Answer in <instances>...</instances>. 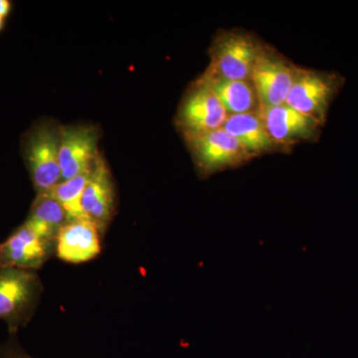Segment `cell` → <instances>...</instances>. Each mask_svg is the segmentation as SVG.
Returning <instances> with one entry per match:
<instances>
[{
  "label": "cell",
  "mask_w": 358,
  "mask_h": 358,
  "mask_svg": "<svg viewBox=\"0 0 358 358\" xmlns=\"http://www.w3.org/2000/svg\"><path fill=\"white\" fill-rule=\"evenodd\" d=\"M268 134L275 143H289L307 138L317 131L322 122L289 107L286 103L259 110Z\"/></svg>",
  "instance_id": "12"
},
{
  "label": "cell",
  "mask_w": 358,
  "mask_h": 358,
  "mask_svg": "<svg viewBox=\"0 0 358 358\" xmlns=\"http://www.w3.org/2000/svg\"><path fill=\"white\" fill-rule=\"evenodd\" d=\"M4 24H6V20H3V18L0 17V32L3 30Z\"/></svg>",
  "instance_id": "19"
},
{
  "label": "cell",
  "mask_w": 358,
  "mask_h": 358,
  "mask_svg": "<svg viewBox=\"0 0 358 358\" xmlns=\"http://www.w3.org/2000/svg\"><path fill=\"white\" fill-rule=\"evenodd\" d=\"M55 247L24 222L0 244V266L37 271L53 256Z\"/></svg>",
  "instance_id": "8"
},
{
  "label": "cell",
  "mask_w": 358,
  "mask_h": 358,
  "mask_svg": "<svg viewBox=\"0 0 358 358\" xmlns=\"http://www.w3.org/2000/svg\"><path fill=\"white\" fill-rule=\"evenodd\" d=\"M101 236L95 224L87 218L68 221L56 239V255L68 263L88 262L102 251Z\"/></svg>",
  "instance_id": "11"
},
{
  "label": "cell",
  "mask_w": 358,
  "mask_h": 358,
  "mask_svg": "<svg viewBox=\"0 0 358 358\" xmlns=\"http://www.w3.org/2000/svg\"><path fill=\"white\" fill-rule=\"evenodd\" d=\"M228 115L218 96L200 78L181 103L178 124L183 134L203 133L222 128Z\"/></svg>",
  "instance_id": "6"
},
{
  "label": "cell",
  "mask_w": 358,
  "mask_h": 358,
  "mask_svg": "<svg viewBox=\"0 0 358 358\" xmlns=\"http://www.w3.org/2000/svg\"><path fill=\"white\" fill-rule=\"evenodd\" d=\"M261 48L250 35L225 33L212 47L211 64L205 75L229 80L251 79Z\"/></svg>",
  "instance_id": "3"
},
{
  "label": "cell",
  "mask_w": 358,
  "mask_h": 358,
  "mask_svg": "<svg viewBox=\"0 0 358 358\" xmlns=\"http://www.w3.org/2000/svg\"><path fill=\"white\" fill-rule=\"evenodd\" d=\"M115 194L112 176L102 155H99L82 199L84 217L92 221L101 234L109 227L115 213Z\"/></svg>",
  "instance_id": "10"
},
{
  "label": "cell",
  "mask_w": 358,
  "mask_h": 358,
  "mask_svg": "<svg viewBox=\"0 0 358 358\" xmlns=\"http://www.w3.org/2000/svg\"><path fill=\"white\" fill-rule=\"evenodd\" d=\"M339 85L341 81L336 75L296 69L286 103L301 114L322 122Z\"/></svg>",
  "instance_id": "5"
},
{
  "label": "cell",
  "mask_w": 358,
  "mask_h": 358,
  "mask_svg": "<svg viewBox=\"0 0 358 358\" xmlns=\"http://www.w3.org/2000/svg\"><path fill=\"white\" fill-rule=\"evenodd\" d=\"M218 96L228 115L255 112L259 105L255 86L251 79L229 80L221 77H201Z\"/></svg>",
  "instance_id": "14"
},
{
  "label": "cell",
  "mask_w": 358,
  "mask_h": 358,
  "mask_svg": "<svg viewBox=\"0 0 358 358\" xmlns=\"http://www.w3.org/2000/svg\"><path fill=\"white\" fill-rule=\"evenodd\" d=\"M11 9H13V2L9 0H0V17L6 20L10 14Z\"/></svg>",
  "instance_id": "18"
},
{
  "label": "cell",
  "mask_w": 358,
  "mask_h": 358,
  "mask_svg": "<svg viewBox=\"0 0 358 358\" xmlns=\"http://www.w3.org/2000/svg\"><path fill=\"white\" fill-rule=\"evenodd\" d=\"M92 169L75 178L61 181L50 192L64 208L68 221L85 218L83 209H82V199H83L85 188L88 185Z\"/></svg>",
  "instance_id": "16"
},
{
  "label": "cell",
  "mask_w": 358,
  "mask_h": 358,
  "mask_svg": "<svg viewBox=\"0 0 358 358\" xmlns=\"http://www.w3.org/2000/svg\"><path fill=\"white\" fill-rule=\"evenodd\" d=\"M222 128L234 136L252 155L267 152L274 148L275 141L268 134L259 110L229 115Z\"/></svg>",
  "instance_id": "13"
},
{
  "label": "cell",
  "mask_w": 358,
  "mask_h": 358,
  "mask_svg": "<svg viewBox=\"0 0 358 358\" xmlns=\"http://www.w3.org/2000/svg\"><path fill=\"white\" fill-rule=\"evenodd\" d=\"M0 358H34L21 348L16 334H10V338L0 345Z\"/></svg>",
  "instance_id": "17"
},
{
  "label": "cell",
  "mask_w": 358,
  "mask_h": 358,
  "mask_svg": "<svg viewBox=\"0 0 358 358\" xmlns=\"http://www.w3.org/2000/svg\"><path fill=\"white\" fill-rule=\"evenodd\" d=\"M42 293L37 271L0 266V320L6 322L9 333L29 324Z\"/></svg>",
  "instance_id": "1"
},
{
  "label": "cell",
  "mask_w": 358,
  "mask_h": 358,
  "mask_svg": "<svg viewBox=\"0 0 358 358\" xmlns=\"http://www.w3.org/2000/svg\"><path fill=\"white\" fill-rule=\"evenodd\" d=\"M98 133L91 127L60 129V160L62 181L91 171L98 159Z\"/></svg>",
  "instance_id": "9"
},
{
  "label": "cell",
  "mask_w": 358,
  "mask_h": 358,
  "mask_svg": "<svg viewBox=\"0 0 358 358\" xmlns=\"http://www.w3.org/2000/svg\"><path fill=\"white\" fill-rule=\"evenodd\" d=\"M185 138L200 171L206 174L237 166L252 155L223 128L185 134Z\"/></svg>",
  "instance_id": "4"
},
{
  "label": "cell",
  "mask_w": 358,
  "mask_h": 358,
  "mask_svg": "<svg viewBox=\"0 0 358 358\" xmlns=\"http://www.w3.org/2000/svg\"><path fill=\"white\" fill-rule=\"evenodd\" d=\"M296 69L284 59L261 48L251 74L260 110L286 103Z\"/></svg>",
  "instance_id": "7"
},
{
  "label": "cell",
  "mask_w": 358,
  "mask_h": 358,
  "mask_svg": "<svg viewBox=\"0 0 358 358\" xmlns=\"http://www.w3.org/2000/svg\"><path fill=\"white\" fill-rule=\"evenodd\" d=\"M67 222L64 208L50 192L37 194L25 221L39 236L54 243Z\"/></svg>",
  "instance_id": "15"
},
{
  "label": "cell",
  "mask_w": 358,
  "mask_h": 358,
  "mask_svg": "<svg viewBox=\"0 0 358 358\" xmlns=\"http://www.w3.org/2000/svg\"><path fill=\"white\" fill-rule=\"evenodd\" d=\"M60 129L53 124H36L23 140V155L37 194L50 192L62 181Z\"/></svg>",
  "instance_id": "2"
}]
</instances>
